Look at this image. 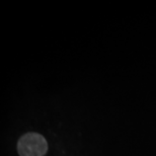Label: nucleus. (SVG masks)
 Segmentation results:
<instances>
[{
    "label": "nucleus",
    "mask_w": 156,
    "mask_h": 156,
    "mask_svg": "<svg viewBox=\"0 0 156 156\" xmlns=\"http://www.w3.org/2000/svg\"><path fill=\"white\" fill-rule=\"evenodd\" d=\"M48 150V144L44 137L38 133L24 134L17 143L20 156H44Z\"/></svg>",
    "instance_id": "obj_1"
}]
</instances>
